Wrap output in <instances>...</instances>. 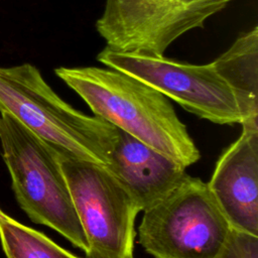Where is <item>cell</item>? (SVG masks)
<instances>
[{"label": "cell", "instance_id": "obj_1", "mask_svg": "<svg viewBox=\"0 0 258 258\" xmlns=\"http://www.w3.org/2000/svg\"><path fill=\"white\" fill-rule=\"evenodd\" d=\"M54 73L95 116L185 168L200 159L198 147L168 98L149 85L108 67H59Z\"/></svg>", "mask_w": 258, "mask_h": 258}, {"label": "cell", "instance_id": "obj_2", "mask_svg": "<svg viewBox=\"0 0 258 258\" xmlns=\"http://www.w3.org/2000/svg\"><path fill=\"white\" fill-rule=\"evenodd\" d=\"M0 111L10 114L54 149L108 166L118 128L64 102L33 64L0 67Z\"/></svg>", "mask_w": 258, "mask_h": 258}, {"label": "cell", "instance_id": "obj_3", "mask_svg": "<svg viewBox=\"0 0 258 258\" xmlns=\"http://www.w3.org/2000/svg\"><path fill=\"white\" fill-rule=\"evenodd\" d=\"M0 143L20 208L33 223L51 228L86 252L87 240L54 149L3 111Z\"/></svg>", "mask_w": 258, "mask_h": 258}, {"label": "cell", "instance_id": "obj_4", "mask_svg": "<svg viewBox=\"0 0 258 258\" xmlns=\"http://www.w3.org/2000/svg\"><path fill=\"white\" fill-rule=\"evenodd\" d=\"M143 212L138 242L154 258H217L233 229L208 183L188 174Z\"/></svg>", "mask_w": 258, "mask_h": 258}, {"label": "cell", "instance_id": "obj_5", "mask_svg": "<svg viewBox=\"0 0 258 258\" xmlns=\"http://www.w3.org/2000/svg\"><path fill=\"white\" fill-rule=\"evenodd\" d=\"M54 151L87 240L86 258H134L135 220L141 211L133 197L104 166Z\"/></svg>", "mask_w": 258, "mask_h": 258}, {"label": "cell", "instance_id": "obj_6", "mask_svg": "<svg viewBox=\"0 0 258 258\" xmlns=\"http://www.w3.org/2000/svg\"><path fill=\"white\" fill-rule=\"evenodd\" d=\"M97 59L154 88L189 113L221 125L242 124L251 116L214 62L194 64L162 56L116 51L107 46Z\"/></svg>", "mask_w": 258, "mask_h": 258}, {"label": "cell", "instance_id": "obj_7", "mask_svg": "<svg viewBox=\"0 0 258 258\" xmlns=\"http://www.w3.org/2000/svg\"><path fill=\"white\" fill-rule=\"evenodd\" d=\"M235 0H106L96 21L107 47L162 56L182 34L202 28L207 19Z\"/></svg>", "mask_w": 258, "mask_h": 258}, {"label": "cell", "instance_id": "obj_8", "mask_svg": "<svg viewBox=\"0 0 258 258\" xmlns=\"http://www.w3.org/2000/svg\"><path fill=\"white\" fill-rule=\"evenodd\" d=\"M241 125L207 183L232 228L258 236V116Z\"/></svg>", "mask_w": 258, "mask_h": 258}, {"label": "cell", "instance_id": "obj_9", "mask_svg": "<svg viewBox=\"0 0 258 258\" xmlns=\"http://www.w3.org/2000/svg\"><path fill=\"white\" fill-rule=\"evenodd\" d=\"M145 211L168 195L185 176V167L118 129L106 167Z\"/></svg>", "mask_w": 258, "mask_h": 258}, {"label": "cell", "instance_id": "obj_10", "mask_svg": "<svg viewBox=\"0 0 258 258\" xmlns=\"http://www.w3.org/2000/svg\"><path fill=\"white\" fill-rule=\"evenodd\" d=\"M251 116L258 115V27L241 34L214 61Z\"/></svg>", "mask_w": 258, "mask_h": 258}, {"label": "cell", "instance_id": "obj_11", "mask_svg": "<svg viewBox=\"0 0 258 258\" xmlns=\"http://www.w3.org/2000/svg\"><path fill=\"white\" fill-rule=\"evenodd\" d=\"M0 242L7 258H79L43 233L13 219L1 208Z\"/></svg>", "mask_w": 258, "mask_h": 258}, {"label": "cell", "instance_id": "obj_12", "mask_svg": "<svg viewBox=\"0 0 258 258\" xmlns=\"http://www.w3.org/2000/svg\"><path fill=\"white\" fill-rule=\"evenodd\" d=\"M217 258H258V236L232 229L224 249Z\"/></svg>", "mask_w": 258, "mask_h": 258}]
</instances>
